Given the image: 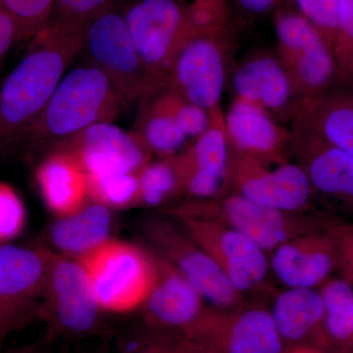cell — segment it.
Instances as JSON below:
<instances>
[{"label": "cell", "mask_w": 353, "mask_h": 353, "mask_svg": "<svg viewBox=\"0 0 353 353\" xmlns=\"http://www.w3.org/2000/svg\"><path fill=\"white\" fill-rule=\"evenodd\" d=\"M85 24L53 15L0 88V139L26 132L83 50Z\"/></svg>", "instance_id": "1"}, {"label": "cell", "mask_w": 353, "mask_h": 353, "mask_svg": "<svg viewBox=\"0 0 353 353\" xmlns=\"http://www.w3.org/2000/svg\"><path fill=\"white\" fill-rule=\"evenodd\" d=\"M128 108L101 70L83 61L65 74L39 117L26 131L34 145L52 146Z\"/></svg>", "instance_id": "2"}, {"label": "cell", "mask_w": 353, "mask_h": 353, "mask_svg": "<svg viewBox=\"0 0 353 353\" xmlns=\"http://www.w3.org/2000/svg\"><path fill=\"white\" fill-rule=\"evenodd\" d=\"M121 8L148 76V90L157 88L171 74L183 44L202 29L194 6L178 0H129Z\"/></svg>", "instance_id": "3"}, {"label": "cell", "mask_w": 353, "mask_h": 353, "mask_svg": "<svg viewBox=\"0 0 353 353\" xmlns=\"http://www.w3.org/2000/svg\"><path fill=\"white\" fill-rule=\"evenodd\" d=\"M103 311L124 313L145 303L154 281L150 252L109 240L76 259Z\"/></svg>", "instance_id": "4"}, {"label": "cell", "mask_w": 353, "mask_h": 353, "mask_svg": "<svg viewBox=\"0 0 353 353\" xmlns=\"http://www.w3.org/2000/svg\"><path fill=\"white\" fill-rule=\"evenodd\" d=\"M121 7L85 23L81 54L108 77L129 108L138 104L148 90V79Z\"/></svg>", "instance_id": "5"}, {"label": "cell", "mask_w": 353, "mask_h": 353, "mask_svg": "<svg viewBox=\"0 0 353 353\" xmlns=\"http://www.w3.org/2000/svg\"><path fill=\"white\" fill-rule=\"evenodd\" d=\"M102 309L77 259L48 250L41 312L61 333L87 336L99 328Z\"/></svg>", "instance_id": "6"}, {"label": "cell", "mask_w": 353, "mask_h": 353, "mask_svg": "<svg viewBox=\"0 0 353 353\" xmlns=\"http://www.w3.org/2000/svg\"><path fill=\"white\" fill-rule=\"evenodd\" d=\"M48 250L0 245V339L41 312Z\"/></svg>", "instance_id": "7"}, {"label": "cell", "mask_w": 353, "mask_h": 353, "mask_svg": "<svg viewBox=\"0 0 353 353\" xmlns=\"http://www.w3.org/2000/svg\"><path fill=\"white\" fill-rule=\"evenodd\" d=\"M143 230L155 252L179 269L202 296L220 307H231L240 303L241 292L185 230L181 231L171 223L159 219L146 221Z\"/></svg>", "instance_id": "8"}, {"label": "cell", "mask_w": 353, "mask_h": 353, "mask_svg": "<svg viewBox=\"0 0 353 353\" xmlns=\"http://www.w3.org/2000/svg\"><path fill=\"white\" fill-rule=\"evenodd\" d=\"M178 214L183 229L212 257L239 292L256 287L268 270L264 250L216 219Z\"/></svg>", "instance_id": "9"}, {"label": "cell", "mask_w": 353, "mask_h": 353, "mask_svg": "<svg viewBox=\"0 0 353 353\" xmlns=\"http://www.w3.org/2000/svg\"><path fill=\"white\" fill-rule=\"evenodd\" d=\"M53 148L71 154L88 175L138 173L148 163V152L137 137L111 122L92 125Z\"/></svg>", "instance_id": "10"}, {"label": "cell", "mask_w": 353, "mask_h": 353, "mask_svg": "<svg viewBox=\"0 0 353 353\" xmlns=\"http://www.w3.org/2000/svg\"><path fill=\"white\" fill-rule=\"evenodd\" d=\"M216 219L250 239L262 250L277 248L303 234L320 232V220L255 203L241 196L230 197ZM214 219V218H213Z\"/></svg>", "instance_id": "11"}, {"label": "cell", "mask_w": 353, "mask_h": 353, "mask_svg": "<svg viewBox=\"0 0 353 353\" xmlns=\"http://www.w3.org/2000/svg\"><path fill=\"white\" fill-rule=\"evenodd\" d=\"M203 29L194 32L183 44L170 75L176 94L199 108L210 109L219 101L225 74L219 48L202 32Z\"/></svg>", "instance_id": "12"}, {"label": "cell", "mask_w": 353, "mask_h": 353, "mask_svg": "<svg viewBox=\"0 0 353 353\" xmlns=\"http://www.w3.org/2000/svg\"><path fill=\"white\" fill-rule=\"evenodd\" d=\"M276 29L303 87L313 94L324 92L334 80L338 65L319 30L304 16L294 13L279 16Z\"/></svg>", "instance_id": "13"}, {"label": "cell", "mask_w": 353, "mask_h": 353, "mask_svg": "<svg viewBox=\"0 0 353 353\" xmlns=\"http://www.w3.org/2000/svg\"><path fill=\"white\" fill-rule=\"evenodd\" d=\"M150 254L154 281L143 305L146 319L155 326L185 332L203 312V296L163 255L157 252Z\"/></svg>", "instance_id": "14"}, {"label": "cell", "mask_w": 353, "mask_h": 353, "mask_svg": "<svg viewBox=\"0 0 353 353\" xmlns=\"http://www.w3.org/2000/svg\"><path fill=\"white\" fill-rule=\"evenodd\" d=\"M272 268L290 288L322 284L338 264L336 243L330 229L296 236L276 248Z\"/></svg>", "instance_id": "15"}, {"label": "cell", "mask_w": 353, "mask_h": 353, "mask_svg": "<svg viewBox=\"0 0 353 353\" xmlns=\"http://www.w3.org/2000/svg\"><path fill=\"white\" fill-rule=\"evenodd\" d=\"M194 324L220 331L225 353H280L282 350V338L273 317L262 309H248L228 318L203 311Z\"/></svg>", "instance_id": "16"}, {"label": "cell", "mask_w": 353, "mask_h": 353, "mask_svg": "<svg viewBox=\"0 0 353 353\" xmlns=\"http://www.w3.org/2000/svg\"><path fill=\"white\" fill-rule=\"evenodd\" d=\"M36 178L46 206L55 215L66 217L87 205V174L68 152L53 148L39 165Z\"/></svg>", "instance_id": "17"}, {"label": "cell", "mask_w": 353, "mask_h": 353, "mask_svg": "<svg viewBox=\"0 0 353 353\" xmlns=\"http://www.w3.org/2000/svg\"><path fill=\"white\" fill-rule=\"evenodd\" d=\"M311 185L304 169L285 164L275 170L241 176V196L248 201L280 210L303 208L310 196Z\"/></svg>", "instance_id": "18"}, {"label": "cell", "mask_w": 353, "mask_h": 353, "mask_svg": "<svg viewBox=\"0 0 353 353\" xmlns=\"http://www.w3.org/2000/svg\"><path fill=\"white\" fill-rule=\"evenodd\" d=\"M227 163L226 138L217 128L199 137L187 157L176 160L180 188L194 196H212L220 189Z\"/></svg>", "instance_id": "19"}, {"label": "cell", "mask_w": 353, "mask_h": 353, "mask_svg": "<svg viewBox=\"0 0 353 353\" xmlns=\"http://www.w3.org/2000/svg\"><path fill=\"white\" fill-rule=\"evenodd\" d=\"M307 174L311 188L353 214V157L312 134Z\"/></svg>", "instance_id": "20"}, {"label": "cell", "mask_w": 353, "mask_h": 353, "mask_svg": "<svg viewBox=\"0 0 353 353\" xmlns=\"http://www.w3.org/2000/svg\"><path fill=\"white\" fill-rule=\"evenodd\" d=\"M111 228L110 209L94 202L62 217L51 226L50 236L53 245L63 254L79 259L109 241Z\"/></svg>", "instance_id": "21"}, {"label": "cell", "mask_w": 353, "mask_h": 353, "mask_svg": "<svg viewBox=\"0 0 353 353\" xmlns=\"http://www.w3.org/2000/svg\"><path fill=\"white\" fill-rule=\"evenodd\" d=\"M233 87L241 101L274 110L284 108L292 94L284 69L268 57L252 60L241 66L234 75Z\"/></svg>", "instance_id": "22"}, {"label": "cell", "mask_w": 353, "mask_h": 353, "mask_svg": "<svg viewBox=\"0 0 353 353\" xmlns=\"http://www.w3.org/2000/svg\"><path fill=\"white\" fill-rule=\"evenodd\" d=\"M271 315L281 338L301 340L322 324L321 294L309 288H290L277 297Z\"/></svg>", "instance_id": "23"}, {"label": "cell", "mask_w": 353, "mask_h": 353, "mask_svg": "<svg viewBox=\"0 0 353 353\" xmlns=\"http://www.w3.org/2000/svg\"><path fill=\"white\" fill-rule=\"evenodd\" d=\"M310 121L312 134L353 157V94L319 95Z\"/></svg>", "instance_id": "24"}, {"label": "cell", "mask_w": 353, "mask_h": 353, "mask_svg": "<svg viewBox=\"0 0 353 353\" xmlns=\"http://www.w3.org/2000/svg\"><path fill=\"white\" fill-rule=\"evenodd\" d=\"M148 104L141 99L138 124L132 134L148 152L171 154L185 143L183 134L167 103L166 97Z\"/></svg>", "instance_id": "25"}, {"label": "cell", "mask_w": 353, "mask_h": 353, "mask_svg": "<svg viewBox=\"0 0 353 353\" xmlns=\"http://www.w3.org/2000/svg\"><path fill=\"white\" fill-rule=\"evenodd\" d=\"M227 127L234 143L248 152L266 153L277 145V128L261 108L250 102L236 101L232 106Z\"/></svg>", "instance_id": "26"}, {"label": "cell", "mask_w": 353, "mask_h": 353, "mask_svg": "<svg viewBox=\"0 0 353 353\" xmlns=\"http://www.w3.org/2000/svg\"><path fill=\"white\" fill-rule=\"evenodd\" d=\"M327 334L332 341L341 347L353 345V288L347 279L325 281L320 292Z\"/></svg>", "instance_id": "27"}, {"label": "cell", "mask_w": 353, "mask_h": 353, "mask_svg": "<svg viewBox=\"0 0 353 353\" xmlns=\"http://www.w3.org/2000/svg\"><path fill=\"white\" fill-rule=\"evenodd\" d=\"M88 197L94 203L110 208H127L139 204V183L138 173L88 175Z\"/></svg>", "instance_id": "28"}, {"label": "cell", "mask_w": 353, "mask_h": 353, "mask_svg": "<svg viewBox=\"0 0 353 353\" xmlns=\"http://www.w3.org/2000/svg\"><path fill=\"white\" fill-rule=\"evenodd\" d=\"M139 194V204L148 206L162 203L180 189L176 161H160L145 164L138 172Z\"/></svg>", "instance_id": "29"}, {"label": "cell", "mask_w": 353, "mask_h": 353, "mask_svg": "<svg viewBox=\"0 0 353 353\" xmlns=\"http://www.w3.org/2000/svg\"><path fill=\"white\" fill-rule=\"evenodd\" d=\"M18 30V41H31L54 14V0H0Z\"/></svg>", "instance_id": "30"}, {"label": "cell", "mask_w": 353, "mask_h": 353, "mask_svg": "<svg viewBox=\"0 0 353 353\" xmlns=\"http://www.w3.org/2000/svg\"><path fill=\"white\" fill-rule=\"evenodd\" d=\"M304 17L319 30L334 50L339 28L340 0H296ZM334 52V51H333Z\"/></svg>", "instance_id": "31"}, {"label": "cell", "mask_w": 353, "mask_h": 353, "mask_svg": "<svg viewBox=\"0 0 353 353\" xmlns=\"http://www.w3.org/2000/svg\"><path fill=\"white\" fill-rule=\"evenodd\" d=\"M334 55L341 73L353 78V0H340Z\"/></svg>", "instance_id": "32"}, {"label": "cell", "mask_w": 353, "mask_h": 353, "mask_svg": "<svg viewBox=\"0 0 353 353\" xmlns=\"http://www.w3.org/2000/svg\"><path fill=\"white\" fill-rule=\"evenodd\" d=\"M24 205L15 190L0 183V243L18 236L24 228Z\"/></svg>", "instance_id": "33"}, {"label": "cell", "mask_w": 353, "mask_h": 353, "mask_svg": "<svg viewBox=\"0 0 353 353\" xmlns=\"http://www.w3.org/2000/svg\"><path fill=\"white\" fill-rule=\"evenodd\" d=\"M54 14L61 19L85 24L99 14L124 6L129 0H54Z\"/></svg>", "instance_id": "34"}, {"label": "cell", "mask_w": 353, "mask_h": 353, "mask_svg": "<svg viewBox=\"0 0 353 353\" xmlns=\"http://www.w3.org/2000/svg\"><path fill=\"white\" fill-rule=\"evenodd\" d=\"M182 97L173 92L166 97L167 103L183 134L187 137H201L208 129L205 109L190 102H182Z\"/></svg>", "instance_id": "35"}, {"label": "cell", "mask_w": 353, "mask_h": 353, "mask_svg": "<svg viewBox=\"0 0 353 353\" xmlns=\"http://www.w3.org/2000/svg\"><path fill=\"white\" fill-rule=\"evenodd\" d=\"M336 243L338 264L345 279L353 283V224L338 225L330 228Z\"/></svg>", "instance_id": "36"}, {"label": "cell", "mask_w": 353, "mask_h": 353, "mask_svg": "<svg viewBox=\"0 0 353 353\" xmlns=\"http://www.w3.org/2000/svg\"><path fill=\"white\" fill-rule=\"evenodd\" d=\"M18 41V30L11 16L0 4V62Z\"/></svg>", "instance_id": "37"}, {"label": "cell", "mask_w": 353, "mask_h": 353, "mask_svg": "<svg viewBox=\"0 0 353 353\" xmlns=\"http://www.w3.org/2000/svg\"><path fill=\"white\" fill-rule=\"evenodd\" d=\"M161 343L168 353H219L213 348L190 340L185 336L161 341Z\"/></svg>", "instance_id": "38"}, {"label": "cell", "mask_w": 353, "mask_h": 353, "mask_svg": "<svg viewBox=\"0 0 353 353\" xmlns=\"http://www.w3.org/2000/svg\"><path fill=\"white\" fill-rule=\"evenodd\" d=\"M239 6L245 9L246 12L254 14V15H262L269 12L277 0H236Z\"/></svg>", "instance_id": "39"}, {"label": "cell", "mask_w": 353, "mask_h": 353, "mask_svg": "<svg viewBox=\"0 0 353 353\" xmlns=\"http://www.w3.org/2000/svg\"><path fill=\"white\" fill-rule=\"evenodd\" d=\"M199 10H203V12L210 14L211 16L215 17V12L219 8V0H196L194 4Z\"/></svg>", "instance_id": "40"}, {"label": "cell", "mask_w": 353, "mask_h": 353, "mask_svg": "<svg viewBox=\"0 0 353 353\" xmlns=\"http://www.w3.org/2000/svg\"><path fill=\"white\" fill-rule=\"evenodd\" d=\"M126 353H168L166 348L162 345L161 341L159 343H150V345H145L143 347H138L136 350H129Z\"/></svg>", "instance_id": "41"}, {"label": "cell", "mask_w": 353, "mask_h": 353, "mask_svg": "<svg viewBox=\"0 0 353 353\" xmlns=\"http://www.w3.org/2000/svg\"><path fill=\"white\" fill-rule=\"evenodd\" d=\"M289 353H321L316 352L314 350H310V348H299V350H292Z\"/></svg>", "instance_id": "42"}]
</instances>
